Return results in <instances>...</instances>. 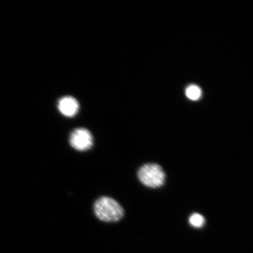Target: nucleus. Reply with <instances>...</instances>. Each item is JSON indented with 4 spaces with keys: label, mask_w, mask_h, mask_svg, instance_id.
<instances>
[{
    "label": "nucleus",
    "mask_w": 253,
    "mask_h": 253,
    "mask_svg": "<svg viewBox=\"0 0 253 253\" xmlns=\"http://www.w3.org/2000/svg\"><path fill=\"white\" fill-rule=\"evenodd\" d=\"M138 178L144 186L156 189L165 184L166 173L158 164L149 163L144 165L139 169Z\"/></svg>",
    "instance_id": "nucleus-2"
},
{
    "label": "nucleus",
    "mask_w": 253,
    "mask_h": 253,
    "mask_svg": "<svg viewBox=\"0 0 253 253\" xmlns=\"http://www.w3.org/2000/svg\"><path fill=\"white\" fill-rule=\"evenodd\" d=\"M70 144L77 151H87L93 145L92 135L90 131L84 128L75 129L70 136Z\"/></svg>",
    "instance_id": "nucleus-3"
},
{
    "label": "nucleus",
    "mask_w": 253,
    "mask_h": 253,
    "mask_svg": "<svg viewBox=\"0 0 253 253\" xmlns=\"http://www.w3.org/2000/svg\"><path fill=\"white\" fill-rule=\"evenodd\" d=\"M186 96L188 99L192 101H197L202 96V90L199 86L196 84H191L186 89Z\"/></svg>",
    "instance_id": "nucleus-5"
},
{
    "label": "nucleus",
    "mask_w": 253,
    "mask_h": 253,
    "mask_svg": "<svg viewBox=\"0 0 253 253\" xmlns=\"http://www.w3.org/2000/svg\"><path fill=\"white\" fill-rule=\"evenodd\" d=\"M58 109L63 116L73 117L79 110V104L72 96H64L59 100Z\"/></svg>",
    "instance_id": "nucleus-4"
},
{
    "label": "nucleus",
    "mask_w": 253,
    "mask_h": 253,
    "mask_svg": "<svg viewBox=\"0 0 253 253\" xmlns=\"http://www.w3.org/2000/svg\"><path fill=\"white\" fill-rule=\"evenodd\" d=\"M94 212L96 217L105 222H116L124 216V210L116 200L112 198H99L94 205Z\"/></svg>",
    "instance_id": "nucleus-1"
},
{
    "label": "nucleus",
    "mask_w": 253,
    "mask_h": 253,
    "mask_svg": "<svg viewBox=\"0 0 253 253\" xmlns=\"http://www.w3.org/2000/svg\"><path fill=\"white\" fill-rule=\"evenodd\" d=\"M205 218L204 216L199 214V213H194L189 217V223L191 226L196 228H201L205 224Z\"/></svg>",
    "instance_id": "nucleus-6"
}]
</instances>
